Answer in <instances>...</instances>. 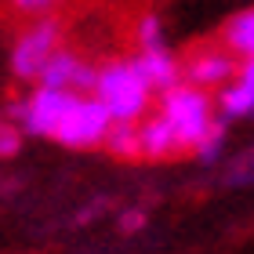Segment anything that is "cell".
Returning a JSON list of instances; mask_svg holds the SVG:
<instances>
[{
    "label": "cell",
    "mask_w": 254,
    "mask_h": 254,
    "mask_svg": "<svg viewBox=\"0 0 254 254\" xmlns=\"http://www.w3.org/2000/svg\"><path fill=\"white\" fill-rule=\"evenodd\" d=\"M95 95L106 102V109L113 113L117 124H138L142 113L153 102V87L142 80L134 59H117L98 69V87Z\"/></svg>",
    "instance_id": "cell-1"
},
{
    "label": "cell",
    "mask_w": 254,
    "mask_h": 254,
    "mask_svg": "<svg viewBox=\"0 0 254 254\" xmlns=\"http://www.w3.org/2000/svg\"><path fill=\"white\" fill-rule=\"evenodd\" d=\"M62 40H65L62 15H48V18H37L29 26H22L15 44H11V73L18 80H40L48 62L62 51Z\"/></svg>",
    "instance_id": "cell-2"
},
{
    "label": "cell",
    "mask_w": 254,
    "mask_h": 254,
    "mask_svg": "<svg viewBox=\"0 0 254 254\" xmlns=\"http://www.w3.org/2000/svg\"><path fill=\"white\" fill-rule=\"evenodd\" d=\"M160 113L167 117V124L175 127L178 142L186 145V153H196L203 145V138L211 134V127L218 124L211 117V98L207 91L192 87V84H178L167 95H160Z\"/></svg>",
    "instance_id": "cell-3"
},
{
    "label": "cell",
    "mask_w": 254,
    "mask_h": 254,
    "mask_svg": "<svg viewBox=\"0 0 254 254\" xmlns=\"http://www.w3.org/2000/svg\"><path fill=\"white\" fill-rule=\"evenodd\" d=\"M178 65H182V84H192L200 91L225 84V80L240 76V69H244V62H236L233 51H229L222 40H218V44H192V48H186V55L178 59Z\"/></svg>",
    "instance_id": "cell-4"
},
{
    "label": "cell",
    "mask_w": 254,
    "mask_h": 254,
    "mask_svg": "<svg viewBox=\"0 0 254 254\" xmlns=\"http://www.w3.org/2000/svg\"><path fill=\"white\" fill-rule=\"evenodd\" d=\"M113 124L117 120H113V113L106 109L102 98H80L62 120V127L55 131V142H62L69 149H95V145H106V134Z\"/></svg>",
    "instance_id": "cell-5"
},
{
    "label": "cell",
    "mask_w": 254,
    "mask_h": 254,
    "mask_svg": "<svg viewBox=\"0 0 254 254\" xmlns=\"http://www.w3.org/2000/svg\"><path fill=\"white\" fill-rule=\"evenodd\" d=\"M84 95H73V91H55V87H37L33 95L15 106V117H22V124L29 127L33 134H51L62 127V120L69 117V109Z\"/></svg>",
    "instance_id": "cell-6"
},
{
    "label": "cell",
    "mask_w": 254,
    "mask_h": 254,
    "mask_svg": "<svg viewBox=\"0 0 254 254\" xmlns=\"http://www.w3.org/2000/svg\"><path fill=\"white\" fill-rule=\"evenodd\" d=\"M40 87H55V91H73V95H87V91L98 87V69L84 62L76 51H59L55 59L48 62V69L40 73L37 80Z\"/></svg>",
    "instance_id": "cell-7"
},
{
    "label": "cell",
    "mask_w": 254,
    "mask_h": 254,
    "mask_svg": "<svg viewBox=\"0 0 254 254\" xmlns=\"http://www.w3.org/2000/svg\"><path fill=\"white\" fill-rule=\"evenodd\" d=\"M138 138H142V160H178V156H186V145L178 142L175 127L167 124L164 113H156V117L138 124Z\"/></svg>",
    "instance_id": "cell-8"
},
{
    "label": "cell",
    "mask_w": 254,
    "mask_h": 254,
    "mask_svg": "<svg viewBox=\"0 0 254 254\" xmlns=\"http://www.w3.org/2000/svg\"><path fill=\"white\" fill-rule=\"evenodd\" d=\"M134 65H138V73H142V80L153 87V95H167L171 87L182 84V65L171 59V55H164V51L138 55Z\"/></svg>",
    "instance_id": "cell-9"
},
{
    "label": "cell",
    "mask_w": 254,
    "mask_h": 254,
    "mask_svg": "<svg viewBox=\"0 0 254 254\" xmlns=\"http://www.w3.org/2000/svg\"><path fill=\"white\" fill-rule=\"evenodd\" d=\"M218 102H222L225 117H247V113H254V59H244L236 84H229Z\"/></svg>",
    "instance_id": "cell-10"
},
{
    "label": "cell",
    "mask_w": 254,
    "mask_h": 254,
    "mask_svg": "<svg viewBox=\"0 0 254 254\" xmlns=\"http://www.w3.org/2000/svg\"><path fill=\"white\" fill-rule=\"evenodd\" d=\"M218 40H222L233 55L254 59V7L251 11H240V15L229 18L225 26H222V33H218Z\"/></svg>",
    "instance_id": "cell-11"
},
{
    "label": "cell",
    "mask_w": 254,
    "mask_h": 254,
    "mask_svg": "<svg viewBox=\"0 0 254 254\" xmlns=\"http://www.w3.org/2000/svg\"><path fill=\"white\" fill-rule=\"evenodd\" d=\"M106 153L117 160H142V138L134 124H113L106 134Z\"/></svg>",
    "instance_id": "cell-12"
},
{
    "label": "cell",
    "mask_w": 254,
    "mask_h": 254,
    "mask_svg": "<svg viewBox=\"0 0 254 254\" xmlns=\"http://www.w3.org/2000/svg\"><path fill=\"white\" fill-rule=\"evenodd\" d=\"M62 7H65V0H4V11L11 18H18L22 26H29L37 18H48V15H59Z\"/></svg>",
    "instance_id": "cell-13"
},
{
    "label": "cell",
    "mask_w": 254,
    "mask_h": 254,
    "mask_svg": "<svg viewBox=\"0 0 254 254\" xmlns=\"http://www.w3.org/2000/svg\"><path fill=\"white\" fill-rule=\"evenodd\" d=\"M134 48L149 55V51H164V29H160L156 15H142L134 22Z\"/></svg>",
    "instance_id": "cell-14"
},
{
    "label": "cell",
    "mask_w": 254,
    "mask_h": 254,
    "mask_svg": "<svg viewBox=\"0 0 254 254\" xmlns=\"http://www.w3.org/2000/svg\"><path fill=\"white\" fill-rule=\"evenodd\" d=\"M218 145H222V120L211 127V134L203 138V145L196 149V156H200V160H214L218 156Z\"/></svg>",
    "instance_id": "cell-15"
},
{
    "label": "cell",
    "mask_w": 254,
    "mask_h": 254,
    "mask_svg": "<svg viewBox=\"0 0 254 254\" xmlns=\"http://www.w3.org/2000/svg\"><path fill=\"white\" fill-rule=\"evenodd\" d=\"M18 145H22V138L15 127H0V156H15Z\"/></svg>",
    "instance_id": "cell-16"
},
{
    "label": "cell",
    "mask_w": 254,
    "mask_h": 254,
    "mask_svg": "<svg viewBox=\"0 0 254 254\" xmlns=\"http://www.w3.org/2000/svg\"><path fill=\"white\" fill-rule=\"evenodd\" d=\"M142 222H145V218H142V214H138V211H127V214L120 218V225L127 229V233H134V229H138V225H142Z\"/></svg>",
    "instance_id": "cell-17"
},
{
    "label": "cell",
    "mask_w": 254,
    "mask_h": 254,
    "mask_svg": "<svg viewBox=\"0 0 254 254\" xmlns=\"http://www.w3.org/2000/svg\"><path fill=\"white\" fill-rule=\"evenodd\" d=\"M0 127H4V124H0Z\"/></svg>",
    "instance_id": "cell-18"
}]
</instances>
